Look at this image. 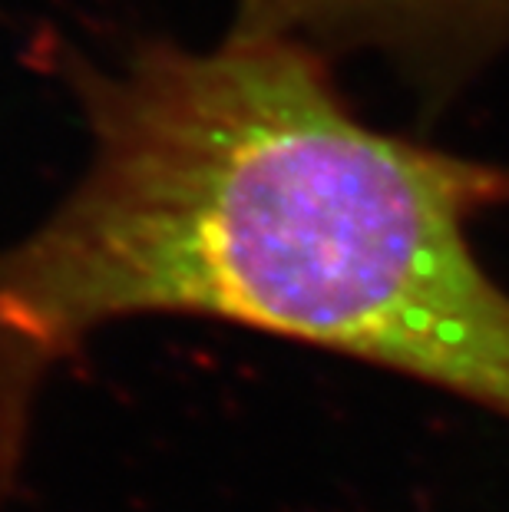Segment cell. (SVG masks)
<instances>
[{
  "instance_id": "1",
  "label": "cell",
  "mask_w": 509,
  "mask_h": 512,
  "mask_svg": "<svg viewBox=\"0 0 509 512\" xmlns=\"http://www.w3.org/2000/svg\"><path fill=\"white\" fill-rule=\"evenodd\" d=\"M67 73L90 166L0 252V506L47 377L146 314L321 347L509 420V291L470 242L509 172L364 123L298 40L232 30Z\"/></svg>"
},
{
  "instance_id": "2",
  "label": "cell",
  "mask_w": 509,
  "mask_h": 512,
  "mask_svg": "<svg viewBox=\"0 0 509 512\" xmlns=\"http://www.w3.org/2000/svg\"><path fill=\"white\" fill-rule=\"evenodd\" d=\"M238 34L387 53L430 93L509 43V0H235Z\"/></svg>"
}]
</instances>
